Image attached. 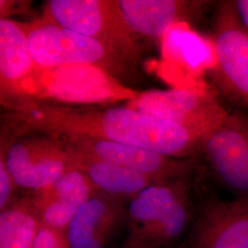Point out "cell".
<instances>
[{
    "label": "cell",
    "mask_w": 248,
    "mask_h": 248,
    "mask_svg": "<svg viewBox=\"0 0 248 248\" xmlns=\"http://www.w3.org/2000/svg\"><path fill=\"white\" fill-rule=\"evenodd\" d=\"M32 248H72L67 231L41 224Z\"/></svg>",
    "instance_id": "d6986e66"
},
{
    "label": "cell",
    "mask_w": 248,
    "mask_h": 248,
    "mask_svg": "<svg viewBox=\"0 0 248 248\" xmlns=\"http://www.w3.org/2000/svg\"><path fill=\"white\" fill-rule=\"evenodd\" d=\"M183 181L155 184L133 197L124 248H171L192 227L196 214Z\"/></svg>",
    "instance_id": "7a4b0ae2"
},
{
    "label": "cell",
    "mask_w": 248,
    "mask_h": 248,
    "mask_svg": "<svg viewBox=\"0 0 248 248\" xmlns=\"http://www.w3.org/2000/svg\"><path fill=\"white\" fill-rule=\"evenodd\" d=\"M41 224L32 202L9 205L0 214V248H32Z\"/></svg>",
    "instance_id": "e0dca14e"
},
{
    "label": "cell",
    "mask_w": 248,
    "mask_h": 248,
    "mask_svg": "<svg viewBox=\"0 0 248 248\" xmlns=\"http://www.w3.org/2000/svg\"><path fill=\"white\" fill-rule=\"evenodd\" d=\"M237 13L244 26L248 30V0L235 1Z\"/></svg>",
    "instance_id": "44dd1931"
},
{
    "label": "cell",
    "mask_w": 248,
    "mask_h": 248,
    "mask_svg": "<svg viewBox=\"0 0 248 248\" xmlns=\"http://www.w3.org/2000/svg\"><path fill=\"white\" fill-rule=\"evenodd\" d=\"M31 56L40 69L90 64L113 76L124 71L126 60L98 40L82 35L45 18L21 23Z\"/></svg>",
    "instance_id": "277c9868"
},
{
    "label": "cell",
    "mask_w": 248,
    "mask_h": 248,
    "mask_svg": "<svg viewBox=\"0 0 248 248\" xmlns=\"http://www.w3.org/2000/svg\"><path fill=\"white\" fill-rule=\"evenodd\" d=\"M22 93V106L31 101L48 99L80 105L121 100L130 102L140 94L139 91L123 85L111 73L90 64L66 65L53 69L37 68L23 83Z\"/></svg>",
    "instance_id": "3957f363"
},
{
    "label": "cell",
    "mask_w": 248,
    "mask_h": 248,
    "mask_svg": "<svg viewBox=\"0 0 248 248\" xmlns=\"http://www.w3.org/2000/svg\"><path fill=\"white\" fill-rule=\"evenodd\" d=\"M14 184L15 182L8 168L6 155L3 156V154L1 153V158H0V210L1 212L7 209L9 206V201L12 194Z\"/></svg>",
    "instance_id": "ffe728a7"
},
{
    "label": "cell",
    "mask_w": 248,
    "mask_h": 248,
    "mask_svg": "<svg viewBox=\"0 0 248 248\" xmlns=\"http://www.w3.org/2000/svg\"><path fill=\"white\" fill-rule=\"evenodd\" d=\"M128 105L149 115L180 124L202 141L228 113L209 92L193 87L142 91Z\"/></svg>",
    "instance_id": "52a82bcc"
},
{
    "label": "cell",
    "mask_w": 248,
    "mask_h": 248,
    "mask_svg": "<svg viewBox=\"0 0 248 248\" xmlns=\"http://www.w3.org/2000/svg\"><path fill=\"white\" fill-rule=\"evenodd\" d=\"M120 14L134 35L158 38L200 11L205 2L183 0H116Z\"/></svg>",
    "instance_id": "5bb4252c"
},
{
    "label": "cell",
    "mask_w": 248,
    "mask_h": 248,
    "mask_svg": "<svg viewBox=\"0 0 248 248\" xmlns=\"http://www.w3.org/2000/svg\"><path fill=\"white\" fill-rule=\"evenodd\" d=\"M213 41V82L231 102L248 108V30L235 1L219 3Z\"/></svg>",
    "instance_id": "8992f818"
},
{
    "label": "cell",
    "mask_w": 248,
    "mask_h": 248,
    "mask_svg": "<svg viewBox=\"0 0 248 248\" xmlns=\"http://www.w3.org/2000/svg\"></svg>",
    "instance_id": "7402d4cb"
},
{
    "label": "cell",
    "mask_w": 248,
    "mask_h": 248,
    "mask_svg": "<svg viewBox=\"0 0 248 248\" xmlns=\"http://www.w3.org/2000/svg\"><path fill=\"white\" fill-rule=\"evenodd\" d=\"M98 190L82 173L71 170L50 186L35 191L31 202L42 224L67 231L81 208Z\"/></svg>",
    "instance_id": "7c38bea8"
},
{
    "label": "cell",
    "mask_w": 248,
    "mask_h": 248,
    "mask_svg": "<svg viewBox=\"0 0 248 248\" xmlns=\"http://www.w3.org/2000/svg\"><path fill=\"white\" fill-rule=\"evenodd\" d=\"M43 18L98 40L128 62L138 57L136 36L124 23L116 0H50Z\"/></svg>",
    "instance_id": "5b68a950"
},
{
    "label": "cell",
    "mask_w": 248,
    "mask_h": 248,
    "mask_svg": "<svg viewBox=\"0 0 248 248\" xmlns=\"http://www.w3.org/2000/svg\"><path fill=\"white\" fill-rule=\"evenodd\" d=\"M6 159L15 184L35 191L74 169L65 143L52 134L18 139L9 146Z\"/></svg>",
    "instance_id": "9c48e42d"
},
{
    "label": "cell",
    "mask_w": 248,
    "mask_h": 248,
    "mask_svg": "<svg viewBox=\"0 0 248 248\" xmlns=\"http://www.w3.org/2000/svg\"><path fill=\"white\" fill-rule=\"evenodd\" d=\"M66 148L71 155L73 168L86 174L93 184L106 194L134 197L144 188L156 184L150 177L133 169L112 164L68 145Z\"/></svg>",
    "instance_id": "2e32d148"
},
{
    "label": "cell",
    "mask_w": 248,
    "mask_h": 248,
    "mask_svg": "<svg viewBox=\"0 0 248 248\" xmlns=\"http://www.w3.org/2000/svg\"><path fill=\"white\" fill-rule=\"evenodd\" d=\"M62 141L76 150L140 172L156 184L183 180L191 169L188 160L169 157L124 143L91 138L62 139Z\"/></svg>",
    "instance_id": "8fae6325"
},
{
    "label": "cell",
    "mask_w": 248,
    "mask_h": 248,
    "mask_svg": "<svg viewBox=\"0 0 248 248\" xmlns=\"http://www.w3.org/2000/svg\"><path fill=\"white\" fill-rule=\"evenodd\" d=\"M219 182L236 197L248 198V114L228 111L202 142Z\"/></svg>",
    "instance_id": "ba28073f"
},
{
    "label": "cell",
    "mask_w": 248,
    "mask_h": 248,
    "mask_svg": "<svg viewBox=\"0 0 248 248\" xmlns=\"http://www.w3.org/2000/svg\"><path fill=\"white\" fill-rule=\"evenodd\" d=\"M127 215L114 200L94 195L76 215L67 234L72 248H108Z\"/></svg>",
    "instance_id": "9a60e30c"
},
{
    "label": "cell",
    "mask_w": 248,
    "mask_h": 248,
    "mask_svg": "<svg viewBox=\"0 0 248 248\" xmlns=\"http://www.w3.org/2000/svg\"><path fill=\"white\" fill-rule=\"evenodd\" d=\"M187 248H248V198L213 196L198 208Z\"/></svg>",
    "instance_id": "30bf717a"
},
{
    "label": "cell",
    "mask_w": 248,
    "mask_h": 248,
    "mask_svg": "<svg viewBox=\"0 0 248 248\" xmlns=\"http://www.w3.org/2000/svg\"><path fill=\"white\" fill-rule=\"evenodd\" d=\"M38 67L27 44L20 22L0 19V83L2 103L12 110L23 105L22 85Z\"/></svg>",
    "instance_id": "4fadbf2b"
},
{
    "label": "cell",
    "mask_w": 248,
    "mask_h": 248,
    "mask_svg": "<svg viewBox=\"0 0 248 248\" xmlns=\"http://www.w3.org/2000/svg\"><path fill=\"white\" fill-rule=\"evenodd\" d=\"M16 132H42L63 139L91 138L124 143L173 158L190 156L202 140L180 124L132 107L59 106L31 101L10 113Z\"/></svg>",
    "instance_id": "6da1fadb"
},
{
    "label": "cell",
    "mask_w": 248,
    "mask_h": 248,
    "mask_svg": "<svg viewBox=\"0 0 248 248\" xmlns=\"http://www.w3.org/2000/svg\"><path fill=\"white\" fill-rule=\"evenodd\" d=\"M181 24L171 28L164 36L166 51L182 59L191 69H200L207 65L212 67L213 59L208 55L209 51L203 41L194 32L183 30Z\"/></svg>",
    "instance_id": "ac0fdd59"
}]
</instances>
